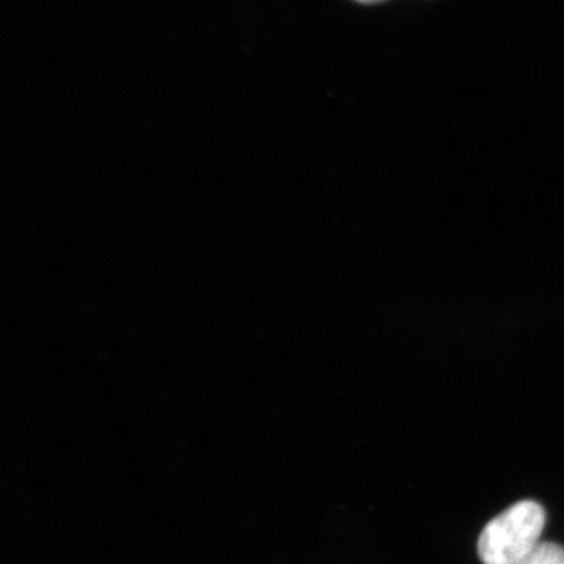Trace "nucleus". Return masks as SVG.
Listing matches in <instances>:
<instances>
[{
  "instance_id": "7ed1b4c3",
  "label": "nucleus",
  "mask_w": 564,
  "mask_h": 564,
  "mask_svg": "<svg viewBox=\"0 0 564 564\" xmlns=\"http://www.w3.org/2000/svg\"><path fill=\"white\" fill-rule=\"evenodd\" d=\"M356 2L364 3V4H373L383 2V0H356Z\"/></svg>"
},
{
  "instance_id": "f03ea898",
  "label": "nucleus",
  "mask_w": 564,
  "mask_h": 564,
  "mask_svg": "<svg viewBox=\"0 0 564 564\" xmlns=\"http://www.w3.org/2000/svg\"><path fill=\"white\" fill-rule=\"evenodd\" d=\"M519 564H564V547L553 542H540Z\"/></svg>"
},
{
  "instance_id": "f257e3e1",
  "label": "nucleus",
  "mask_w": 564,
  "mask_h": 564,
  "mask_svg": "<svg viewBox=\"0 0 564 564\" xmlns=\"http://www.w3.org/2000/svg\"><path fill=\"white\" fill-rule=\"evenodd\" d=\"M546 514L533 500H521L489 521L478 539L484 564H519L540 544Z\"/></svg>"
}]
</instances>
